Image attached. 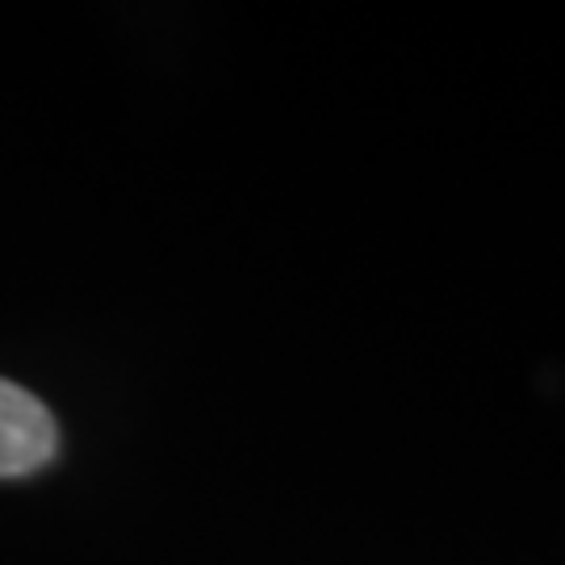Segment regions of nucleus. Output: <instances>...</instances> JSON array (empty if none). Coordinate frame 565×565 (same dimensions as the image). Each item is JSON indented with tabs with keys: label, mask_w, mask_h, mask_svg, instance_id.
Segmentation results:
<instances>
[{
	"label": "nucleus",
	"mask_w": 565,
	"mask_h": 565,
	"mask_svg": "<svg viewBox=\"0 0 565 565\" xmlns=\"http://www.w3.org/2000/svg\"><path fill=\"white\" fill-rule=\"evenodd\" d=\"M60 431L51 411L21 385L0 377V478L34 473L55 457Z\"/></svg>",
	"instance_id": "1"
}]
</instances>
